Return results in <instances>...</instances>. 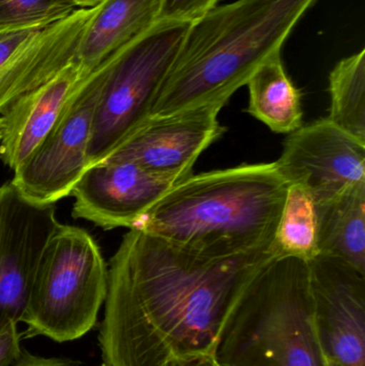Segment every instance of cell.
Wrapping results in <instances>:
<instances>
[{
  "mask_svg": "<svg viewBox=\"0 0 365 366\" xmlns=\"http://www.w3.org/2000/svg\"><path fill=\"white\" fill-rule=\"evenodd\" d=\"M161 0H103L88 21L73 64L87 77L158 21Z\"/></svg>",
  "mask_w": 365,
  "mask_h": 366,
  "instance_id": "cell-15",
  "label": "cell"
},
{
  "mask_svg": "<svg viewBox=\"0 0 365 366\" xmlns=\"http://www.w3.org/2000/svg\"><path fill=\"white\" fill-rule=\"evenodd\" d=\"M319 255L338 258L365 274V182L316 204Z\"/></svg>",
  "mask_w": 365,
  "mask_h": 366,
  "instance_id": "cell-16",
  "label": "cell"
},
{
  "mask_svg": "<svg viewBox=\"0 0 365 366\" xmlns=\"http://www.w3.org/2000/svg\"><path fill=\"white\" fill-rule=\"evenodd\" d=\"M85 77L74 64L53 79L19 97L1 115L4 132L0 160L15 171L44 141Z\"/></svg>",
  "mask_w": 365,
  "mask_h": 366,
  "instance_id": "cell-14",
  "label": "cell"
},
{
  "mask_svg": "<svg viewBox=\"0 0 365 366\" xmlns=\"http://www.w3.org/2000/svg\"><path fill=\"white\" fill-rule=\"evenodd\" d=\"M99 85L90 73L34 154L14 171L12 184L29 202L55 204L71 195L88 163Z\"/></svg>",
  "mask_w": 365,
  "mask_h": 366,
  "instance_id": "cell-7",
  "label": "cell"
},
{
  "mask_svg": "<svg viewBox=\"0 0 365 366\" xmlns=\"http://www.w3.org/2000/svg\"><path fill=\"white\" fill-rule=\"evenodd\" d=\"M308 262L324 356L340 366H365V274L330 256Z\"/></svg>",
  "mask_w": 365,
  "mask_h": 366,
  "instance_id": "cell-10",
  "label": "cell"
},
{
  "mask_svg": "<svg viewBox=\"0 0 365 366\" xmlns=\"http://www.w3.org/2000/svg\"><path fill=\"white\" fill-rule=\"evenodd\" d=\"M249 88L250 115L276 133L289 134L301 128V94L285 71L281 53L266 60L253 73Z\"/></svg>",
  "mask_w": 365,
  "mask_h": 366,
  "instance_id": "cell-17",
  "label": "cell"
},
{
  "mask_svg": "<svg viewBox=\"0 0 365 366\" xmlns=\"http://www.w3.org/2000/svg\"><path fill=\"white\" fill-rule=\"evenodd\" d=\"M75 9L71 0H0V30L47 26Z\"/></svg>",
  "mask_w": 365,
  "mask_h": 366,
  "instance_id": "cell-20",
  "label": "cell"
},
{
  "mask_svg": "<svg viewBox=\"0 0 365 366\" xmlns=\"http://www.w3.org/2000/svg\"><path fill=\"white\" fill-rule=\"evenodd\" d=\"M328 119L365 144V49L343 58L329 76Z\"/></svg>",
  "mask_w": 365,
  "mask_h": 366,
  "instance_id": "cell-19",
  "label": "cell"
},
{
  "mask_svg": "<svg viewBox=\"0 0 365 366\" xmlns=\"http://www.w3.org/2000/svg\"><path fill=\"white\" fill-rule=\"evenodd\" d=\"M96 6L75 9L68 16L49 24L4 66L0 72V115L19 97L72 64Z\"/></svg>",
  "mask_w": 365,
  "mask_h": 366,
  "instance_id": "cell-13",
  "label": "cell"
},
{
  "mask_svg": "<svg viewBox=\"0 0 365 366\" xmlns=\"http://www.w3.org/2000/svg\"><path fill=\"white\" fill-rule=\"evenodd\" d=\"M326 366H340V365H336V363L334 362V361L328 360V359H326Z\"/></svg>",
  "mask_w": 365,
  "mask_h": 366,
  "instance_id": "cell-28",
  "label": "cell"
},
{
  "mask_svg": "<svg viewBox=\"0 0 365 366\" xmlns=\"http://www.w3.org/2000/svg\"><path fill=\"white\" fill-rule=\"evenodd\" d=\"M77 8H92L96 6V4L102 2L103 0H71Z\"/></svg>",
  "mask_w": 365,
  "mask_h": 366,
  "instance_id": "cell-26",
  "label": "cell"
},
{
  "mask_svg": "<svg viewBox=\"0 0 365 366\" xmlns=\"http://www.w3.org/2000/svg\"><path fill=\"white\" fill-rule=\"evenodd\" d=\"M219 0H161L156 21H186L194 23L210 10Z\"/></svg>",
  "mask_w": 365,
  "mask_h": 366,
  "instance_id": "cell-21",
  "label": "cell"
},
{
  "mask_svg": "<svg viewBox=\"0 0 365 366\" xmlns=\"http://www.w3.org/2000/svg\"><path fill=\"white\" fill-rule=\"evenodd\" d=\"M276 164L285 182L304 185L319 204L365 182V144L323 118L289 133Z\"/></svg>",
  "mask_w": 365,
  "mask_h": 366,
  "instance_id": "cell-11",
  "label": "cell"
},
{
  "mask_svg": "<svg viewBox=\"0 0 365 366\" xmlns=\"http://www.w3.org/2000/svg\"><path fill=\"white\" fill-rule=\"evenodd\" d=\"M46 26L0 30V72Z\"/></svg>",
  "mask_w": 365,
  "mask_h": 366,
  "instance_id": "cell-22",
  "label": "cell"
},
{
  "mask_svg": "<svg viewBox=\"0 0 365 366\" xmlns=\"http://www.w3.org/2000/svg\"><path fill=\"white\" fill-rule=\"evenodd\" d=\"M287 187L276 162L192 175L171 187L131 229L211 255L271 247Z\"/></svg>",
  "mask_w": 365,
  "mask_h": 366,
  "instance_id": "cell-3",
  "label": "cell"
},
{
  "mask_svg": "<svg viewBox=\"0 0 365 366\" xmlns=\"http://www.w3.org/2000/svg\"><path fill=\"white\" fill-rule=\"evenodd\" d=\"M163 366H219L211 355H196L174 359Z\"/></svg>",
  "mask_w": 365,
  "mask_h": 366,
  "instance_id": "cell-25",
  "label": "cell"
},
{
  "mask_svg": "<svg viewBox=\"0 0 365 366\" xmlns=\"http://www.w3.org/2000/svg\"><path fill=\"white\" fill-rule=\"evenodd\" d=\"M276 256L271 247L211 255L139 229L124 237L109 266L103 363L163 366L211 355L249 282Z\"/></svg>",
  "mask_w": 365,
  "mask_h": 366,
  "instance_id": "cell-1",
  "label": "cell"
},
{
  "mask_svg": "<svg viewBox=\"0 0 365 366\" xmlns=\"http://www.w3.org/2000/svg\"><path fill=\"white\" fill-rule=\"evenodd\" d=\"M101 366H109V365H105V363H103V365Z\"/></svg>",
  "mask_w": 365,
  "mask_h": 366,
  "instance_id": "cell-29",
  "label": "cell"
},
{
  "mask_svg": "<svg viewBox=\"0 0 365 366\" xmlns=\"http://www.w3.org/2000/svg\"><path fill=\"white\" fill-rule=\"evenodd\" d=\"M107 280L109 267L89 232L58 223L34 274L21 322L24 337L58 343L81 339L96 326Z\"/></svg>",
  "mask_w": 365,
  "mask_h": 366,
  "instance_id": "cell-6",
  "label": "cell"
},
{
  "mask_svg": "<svg viewBox=\"0 0 365 366\" xmlns=\"http://www.w3.org/2000/svg\"><path fill=\"white\" fill-rule=\"evenodd\" d=\"M21 335L17 324H10L0 331V366H11L21 356Z\"/></svg>",
  "mask_w": 365,
  "mask_h": 366,
  "instance_id": "cell-23",
  "label": "cell"
},
{
  "mask_svg": "<svg viewBox=\"0 0 365 366\" xmlns=\"http://www.w3.org/2000/svg\"><path fill=\"white\" fill-rule=\"evenodd\" d=\"M11 366H72L66 361L55 358H43L28 352H21L19 358Z\"/></svg>",
  "mask_w": 365,
  "mask_h": 366,
  "instance_id": "cell-24",
  "label": "cell"
},
{
  "mask_svg": "<svg viewBox=\"0 0 365 366\" xmlns=\"http://www.w3.org/2000/svg\"><path fill=\"white\" fill-rule=\"evenodd\" d=\"M191 25L156 21L92 71L99 100L88 148L89 167L106 160L150 119Z\"/></svg>",
  "mask_w": 365,
  "mask_h": 366,
  "instance_id": "cell-5",
  "label": "cell"
},
{
  "mask_svg": "<svg viewBox=\"0 0 365 366\" xmlns=\"http://www.w3.org/2000/svg\"><path fill=\"white\" fill-rule=\"evenodd\" d=\"M317 0H237L192 23L152 109L164 117L229 102L285 41Z\"/></svg>",
  "mask_w": 365,
  "mask_h": 366,
  "instance_id": "cell-2",
  "label": "cell"
},
{
  "mask_svg": "<svg viewBox=\"0 0 365 366\" xmlns=\"http://www.w3.org/2000/svg\"><path fill=\"white\" fill-rule=\"evenodd\" d=\"M212 357L219 366H326L306 260L274 257L227 315Z\"/></svg>",
  "mask_w": 365,
  "mask_h": 366,
  "instance_id": "cell-4",
  "label": "cell"
},
{
  "mask_svg": "<svg viewBox=\"0 0 365 366\" xmlns=\"http://www.w3.org/2000/svg\"><path fill=\"white\" fill-rule=\"evenodd\" d=\"M176 183L126 161H104L86 169L73 187L72 214L103 229H131Z\"/></svg>",
  "mask_w": 365,
  "mask_h": 366,
  "instance_id": "cell-12",
  "label": "cell"
},
{
  "mask_svg": "<svg viewBox=\"0 0 365 366\" xmlns=\"http://www.w3.org/2000/svg\"><path fill=\"white\" fill-rule=\"evenodd\" d=\"M272 244L278 257L309 262L319 255L316 202L304 185L289 184Z\"/></svg>",
  "mask_w": 365,
  "mask_h": 366,
  "instance_id": "cell-18",
  "label": "cell"
},
{
  "mask_svg": "<svg viewBox=\"0 0 365 366\" xmlns=\"http://www.w3.org/2000/svg\"><path fill=\"white\" fill-rule=\"evenodd\" d=\"M59 222L55 204L26 199L0 185V331L21 322L43 249Z\"/></svg>",
  "mask_w": 365,
  "mask_h": 366,
  "instance_id": "cell-8",
  "label": "cell"
},
{
  "mask_svg": "<svg viewBox=\"0 0 365 366\" xmlns=\"http://www.w3.org/2000/svg\"><path fill=\"white\" fill-rule=\"evenodd\" d=\"M4 117L0 115V141H1L2 137H4Z\"/></svg>",
  "mask_w": 365,
  "mask_h": 366,
  "instance_id": "cell-27",
  "label": "cell"
},
{
  "mask_svg": "<svg viewBox=\"0 0 365 366\" xmlns=\"http://www.w3.org/2000/svg\"><path fill=\"white\" fill-rule=\"evenodd\" d=\"M225 105L216 101L152 118L105 161L132 162L154 175L182 182L193 175L199 156L225 132L219 122Z\"/></svg>",
  "mask_w": 365,
  "mask_h": 366,
  "instance_id": "cell-9",
  "label": "cell"
}]
</instances>
